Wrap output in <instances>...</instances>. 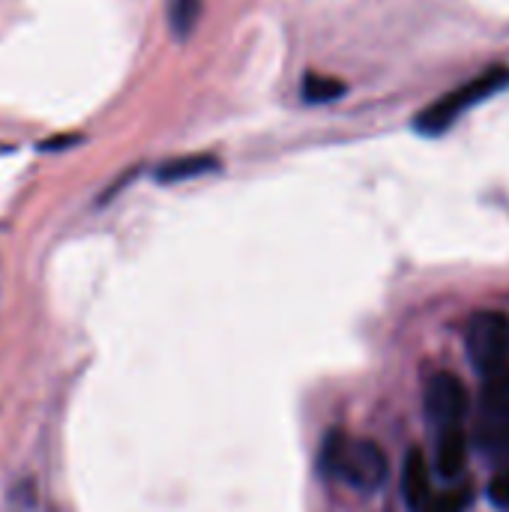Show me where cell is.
Returning a JSON list of instances; mask_svg holds the SVG:
<instances>
[{
	"mask_svg": "<svg viewBox=\"0 0 509 512\" xmlns=\"http://www.w3.org/2000/svg\"><path fill=\"white\" fill-rule=\"evenodd\" d=\"M318 468L324 477L342 480L357 492H378L387 483L390 465L387 453L375 441H351L345 432H330L318 453Z\"/></svg>",
	"mask_w": 509,
	"mask_h": 512,
	"instance_id": "1",
	"label": "cell"
},
{
	"mask_svg": "<svg viewBox=\"0 0 509 512\" xmlns=\"http://www.w3.org/2000/svg\"><path fill=\"white\" fill-rule=\"evenodd\" d=\"M509 87V66H492L486 72H480L477 78L465 81L462 87H453L450 93H444L441 99H435L432 105H426L417 120L414 129L426 138L444 135L447 129H453L468 111H474L477 105L489 102L492 96L504 93Z\"/></svg>",
	"mask_w": 509,
	"mask_h": 512,
	"instance_id": "2",
	"label": "cell"
},
{
	"mask_svg": "<svg viewBox=\"0 0 509 512\" xmlns=\"http://www.w3.org/2000/svg\"><path fill=\"white\" fill-rule=\"evenodd\" d=\"M465 348H468V360L471 366L483 375L492 378L501 369L509 366V315L498 309H486L477 312L468 321L465 330Z\"/></svg>",
	"mask_w": 509,
	"mask_h": 512,
	"instance_id": "3",
	"label": "cell"
},
{
	"mask_svg": "<svg viewBox=\"0 0 509 512\" xmlns=\"http://www.w3.org/2000/svg\"><path fill=\"white\" fill-rule=\"evenodd\" d=\"M423 405H426V417L435 426V432L453 429V426H462V420L468 414V390L453 372H438L426 384Z\"/></svg>",
	"mask_w": 509,
	"mask_h": 512,
	"instance_id": "4",
	"label": "cell"
},
{
	"mask_svg": "<svg viewBox=\"0 0 509 512\" xmlns=\"http://www.w3.org/2000/svg\"><path fill=\"white\" fill-rule=\"evenodd\" d=\"M432 471L429 462L423 456V450H408L405 456V468H402V498L411 512L423 510V504L432 498Z\"/></svg>",
	"mask_w": 509,
	"mask_h": 512,
	"instance_id": "5",
	"label": "cell"
},
{
	"mask_svg": "<svg viewBox=\"0 0 509 512\" xmlns=\"http://www.w3.org/2000/svg\"><path fill=\"white\" fill-rule=\"evenodd\" d=\"M468 465V435L462 426L441 429L435 444V471L444 480H456Z\"/></svg>",
	"mask_w": 509,
	"mask_h": 512,
	"instance_id": "6",
	"label": "cell"
},
{
	"mask_svg": "<svg viewBox=\"0 0 509 512\" xmlns=\"http://www.w3.org/2000/svg\"><path fill=\"white\" fill-rule=\"evenodd\" d=\"M219 162L213 156H204V153H192V156H177V159H168L156 168V180L159 183H183V180H195V177H204L210 171H216Z\"/></svg>",
	"mask_w": 509,
	"mask_h": 512,
	"instance_id": "7",
	"label": "cell"
},
{
	"mask_svg": "<svg viewBox=\"0 0 509 512\" xmlns=\"http://www.w3.org/2000/svg\"><path fill=\"white\" fill-rule=\"evenodd\" d=\"M204 12V0H168V27L177 39H186Z\"/></svg>",
	"mask_w": 509,
	"mask_h": 512,
	"instance_id": "8",
	"label": "cell"
},
{
	"mask_svg": "<svg viewBox=\"0 0 509 512\" xmlns=\"http://www.w3.org/2000/svg\"><path fill=\"white\" fill-rule=\"evenodd\" d=\"M474 504L471 489H450V492H435L420 512H468Z\"/></svg>",
	"mask_w": 509,
	"mask_h": 512,
	"instance_id": "9",
	"label": "cell"
},
{
	"mask_svg": "<svg viewBox=\"0 0 509 512\" xmlns=\"http://www.w3.org/2000/svg\"><path fill=\"white\" fill-rule=\"evenodd\" d=\"M342 90H345L342 81L324 78V75H306V81H303V99L306 102H330V99H339Z\"/></svg>",
	"mask_w": 509,
	"mask_h": 512,
	"instance_id": "10",
	"label": "cell"
},
{
	"mask_svg": "<svg viewBox=\"0 0 509 512\" xmlns=\"http://www.w3.org/2000/svg\"><path fill=\"white\" fill-rule=\"evenodd\" d=\"M489 501H492V507L509 512V471H501L489 483Z\"/></svg>",
	"mask_w": 509,
	"mask_h": 512,
	"instance_id": "11",
	"label": "cell"
},
{
	"mask_svg": "<svg viewBox=\"0 0 509 512\" xmlns=\"http://www.w3.org/2000/svg\"><path fill=\"white\" fill-rule=\"evenodd\" d=\"M486 444H489L492 453L509 456V429H504V432H486Z\"/></svg>",
	"mask_w": 509,
	"mask_h": 512,
	"instance_id": "12",
	"label": "cell"
}]
</instances>
